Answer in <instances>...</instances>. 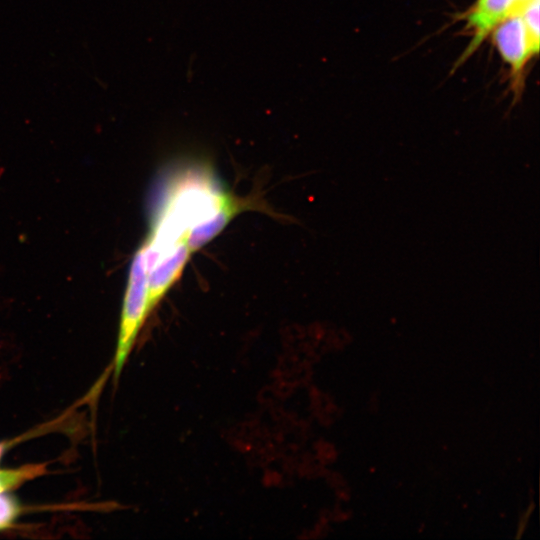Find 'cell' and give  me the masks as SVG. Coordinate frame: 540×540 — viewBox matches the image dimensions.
Masks as SVG:
<instances>
[{
	"label": "cell",
	"mask_w": 540,
	"mask_h": 540,
	"mask_svg": "<svg viewBox=\"0 0 540 540\" xmlns=\"http://www.w3.org/2000/svg\"><path fill=\"white\" fill-rule=\"evenodd\" d=\"M536 54L539 52V0H530L519 13Z\"/></svg>",
	"instance_id": "52a82bcc"
},
{
	"label": "cell",
	"mask_w": 540,
	"mask_h": 540,
	"mask_svg": "<svg viewBox=\"0 0 540 540\" xmlns=\"http://www.w3.org/2000/svg\"><path fill=\"white\" fill-rule=\"evenodd\" d=\"M513 6L514 0H477L475 5L465 14L467 27L473 30V38L459 63L472 55L488 34L511 15Z\"/></svg>",
	"instance_id": "277c9868"
},
{
	"label": "cell",
	"mask_w": 540,
	"mask_h": 540,
	"mask_svg": "<svg viewBox=\"0 0 540 540\" xmlns=\"http://www.w3.org/2000/svg\"><path fill=\"white\" fill-rule=\"evenodd\" d=\"M250 204V201L238 198L208 220L195 226L187 237V246L191 254L214 239L239 212L247 209Z\"/></svg>",
	"instance_id": "8992f818"
},
{
	"label": "cell",
	"mask_w": 540,
	"mask_h": 540,
	"mask_svg": "<svg viewBox=\"0 0 540 540\" xmlns=\"http://www.w3.org/2000/svg\"><path fill=\"white\" fill-rule=\"evenodd\" d=\"M166 173L155 191L151 230L143 243L147 269L186 243L189 232L235 202L210 166L184 163Z\"/></svg>",
	"instance_id": "6da1fadb"
},
{
	"label": "cell",
	"mask_w": 540,
	"mask_h": 540,
	"mask_svg": "<svg viewBox=\"0 0 540 540\" xmlns=\"http://www.w3.org/2000/svg\"><path fill=\"white\" fill-rule=\"evenodd\" d=\"M191 252L186 243L159 259L147 270L148 308L151 312L180 278Z\"/></svg>",
	"instance_id": "5b68a950"
},
{
	"label": "cell",
	"mask_w": 540,
	"mask_h": 540,
	"mask_svg": "<svg viewBox=\"0 0 540 540\" xmlns=\"http://www.w3.org/2000/svg\"><path fill=\"white\" fill-rule=\"evenodd\" d=\"M6 486L4 484V480H3V477H2V474H1V471H0V493L6 491Z\"/></svg>",
	"instance_id": "ba28073f"
},
{
	"label": "cell",
	"mask_w": 540,
	"mask_h": 540,
	"mask_svg": "<svg viewBox=\"0 0 540 540\" xmlns=\"http://www.w3.org/2000/svg\"><path fill=\"white\" fill-rule=\"evenodd\" d=\"M149 313L147 267L141 246L135 253L129 270L115 355L116 377L120 374Z\"/></svg>",
	"instance_id": "7a4b0ae2"
},
{
	"label": "cell",
	"mask_w": 540,
	"mask_h": 540,
	"mask_svg": "<svg viewBox=\"0 0 540 540\" xmlns=\"http://www.w3.org/2000/svg\"><path fill=\"white\" fill-rule=\"evenodd\" d=\"M495 45L517 83L528 60L536 54L520 14L509 15L494 28Z\"/></svg>",
	"instance_id": "3957f363"
}]
</instances>
